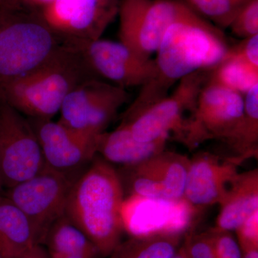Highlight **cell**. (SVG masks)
<instances>
[{"label": "cell", "instance_id": "ffe728a7", "mask_svg": "<svg viewBox=\"0 0 258 258\" xmlns=\"http://www.w3.org/2000/svg\"><path fill=\"white\" fill-rule=\"evenodd\" d=\"M186 233L164 232L132 236L120 242L108 258H171L182 244Z\"/></svg>", "mask_w": 258, "mask_h": 258}, {"label": "cell", "instance_id": "7a4b0ae2", "mask_svg": "<svg viewBox=\"0 0 258 258\" xmlns=\"http://www.w3.org/2000/svg\"><path fill=\"white\" fill-rule=\"evenodd\" d=\"M125 195L112 164L96 154L70 190L64 214L107 257L121 242Z\"/></svg>", "mask_w": 258, "mask_h": 258}, {"label": "cell", "instance_id": "d6a6232c", "mask_svg": "<svg viewBox=\"0 0 258 258\" xmlns=\"http://www.w3.org/2000/svg\"><path fill=\"white\" fill-rule=\"evenodd\" d=\"M242 258H258V246L241 247Z\"/></svg>", "mask_w": 258, "mask_h": 258}, {"label": "cell", "instance_id": "836d02e7", "mask_svg": "<svg viewBox=\"0 0 258 258\" xmlns=\"http://www.w3.org/2000/svg\"><path fill=\"white\" fill-rule=\"evenodd\" d=\"M0 6L13 8V9L25 8L18 3V0H0Z\"/></svg>", "mask_w": 258, "mask_h": 258}, {"label": "cell", "instance_id": "e0dca14e", "mask_svg": "<svg viewBox=\"0 0 258 258\" xmlns=\"http://www.w3.org/2000/svg\"><path fill=\"white\" fill-rule=\"evenodd\" d=\"M168 140L162 138L149 143L139 142L126 125L120 123L113 132H105L97 137L96 154L120 167L137 165L165 150Z\"/></svg>", "mask_w": 258, "mask_h": 258}, {"label": "cell", "instance_id": "7402d4cb", "mask_svg": "<svg viewBox=\"0 0 258 258\" xmlns=\"http://www.w3.org/2000/svg\"><path fill=\"white\" fill-rule=\"evenodd\" d=\"M208 80L244 96L258 84V68L239 57L225 55L223 60L210 71Z\"/></svg>", "mask_w": 258, "mask_h": 258}, {"label": "cell", "instance_id": "4fadbf2b", "mask_svg": "<svg viewBox=\"0 0 258 258\" xmlns=\"http://www.w3.org/2000/svg\"><path fill=\"white\" fill-rule=\"evenodd\" d=\"M118 7L119 0H54L39 13L62 40L91 41L101 38Z\"/></svg>", "mask_w": 258, "mask_h": 258}, {"label": "cell", "instance_id": "83f0119b", "mask_svg": "<svg viewBox=\"0 0 258 258\" xmlns=\"http://www.w3.org/2000/svg\"><path fill=\"white\" fill-rule=\"evenodd\" d=\"M226 55L239 57L258 68V34L229 47Z\"/></svg>", "mask_w": 258, "mask_h": 258}, {"label": "cell", "instance_id": "ba28073f", "mask_svg": "<svg viewBox=\"0 0 258 258\" xmlns=\"http://www.w3.org/2000/svg\"><path fill=\"white\" fill-rule=\"evenodd\" d=\"M45 166L30 120L0 102V177L4 190L30 179Z\"/></svg>", "mask_w": 258, "mask_h": 258}, {"label": "cell", "instance_id": "5b68a950", "mask_svg": "<svg viewBox=\"0 0 258 258\" xmlns=\"http://www.w3.org/2000/svg\"><path fill=\"white\" fill-rule=\"evenodd\" d=\"M210 71H200L180 80L174 92L134 114L122 116L134 138L149 143L170 134L184 143L188 120L196 106L200 91L208 81Z\"/></svg>", "mask_w": 258, "mask_h": 258}, {"label": "cell", "instance_id": "603a6c76", "mask_svg": "<svg viewBox=\"0 0 258 258\" xmlns=\"http://www.w3.org/2000/svg\"><path fill=\"white\" fill-rule=\"evenodd\" d=\"M257 143L258 84H256L244 95L243 121L233 148L242 161L257 155Z\"/></svg>", "mask_w": 258, "mask_h": 258}, {"label": "cell", "instance_id": "cb8c5ba5", "mask_svg": "<svg viewBox=\"0 0 258 258\" xmlns=\"http://www.w3.org/2000/svg\"><path fill=\"white\" fill-rule=\"evenodd\" d=\"M249 0H184L202 18L220 29L228 28L239 10Z\"/></svg>", "mask_w": 258, "mask_h": 258}, {"label": "cell", "instance_id": "52a82bcc", "mask_svg": "<svg viewBox=\"0 0 258 258\" xmlns=\"http://www.w3.org/2000/svg\"><path fill=\"white\" fill-rule=\"evenodd\" d=\"M243 118L244 96L208 80L188 120L184 144L192 148L215 139L233 147Z\"/></svg>", "mask_w": 258, "mask_h": 258}, {"label": "cell", "instance_id": "8d00e7d4", "mask_svg": "<svg viewBox=\"0 0 258 258\" xmlns=\"http://www.w3.org/2000/svg\"><path fill=\"white\" fill-rule=\"evenodd\" d=\"M215 258H219L218 257H217L216 255H215Z\"/></svg>", "mask_w": 258, "mask_h": 258}, {"label": "cell", "instance_id": "74e56055", "mask_svg": "<svg viewBox=\"0 0 258 258\" xmlns=\"http://www.w3.org/2000/svg\"><path fill=\"white\" fill-rule=\"evenodd\" d=\"M0 258H2L1 256H0Z\"/></svg>", "mask_w": 258, "mask_h": 258}, {"label": "cell", "instance_id": "5bb4252c", "mask_svg": "<svg viewBox=\"0 0 258 258\" xmlns=\"http://www.w3.org/2000/svg\"><path fill=\"white\" fill-rule=\"evenodd\" d=\"M200 210L184 199L178 200L125 197L121 207L123 230L132 236L192 230Z\"/></svg>", "mask_w": 258, "mask_h": 258}, {"label": "cell", "instance_id": "f546056e", "mask_svg": "<svg viewBox=\"0 0 258 258\" xmlns=\"http://www.w3.org/2000/svg\"><path fill=\"white\" fill-rule=\"evenodd\" d=\"M18 258H50L46 248L42 244H37L19 256Z\"/></svg>", "mask_w": 258, "mask_h": 258}, {"label": "cell", "instance_id": "d6986e66", "mask_svg": "<svg viewBox=\"0 0 258 258\" xmlns=\"http://www.w3.org/2000/svg\"><path fill=\"white\" fill-rule=\"evenodd\" d=\"M42 244L31 222L4 192L0 193V256L18 258Z\"/></svg>", "mask_w": 258, "mask_h": 258}, {"label": "cell", "instance_id": "4316f807", "mask_svg": "<svg viewBox=\"0 0 258 258\" xmlns=\"http://www.w3.org/2000/svg\"><path fill=\"white\" fill-rule=\"evenodd\" d=\"M213 235L215 255L219 258H242L240 244L232 235L227 231H220L211 229Z\"/></svg>", "mask_w": 258, "mask_h": 258}, {"label": "cell", "instance_id": "d4e9b609", "mask_svg": "<svg viewBox=\"0 0 258 258\" xmlns=\"http://www.w3.org/2000/svg\"><path fill=\"white\" fill-rule=\"evenodd\" d=\"M232 35L244 39L258 34V0H249L229 26Z\"/></svg>", "mask_w": 258, "mask_h": 258}, {"label": "cell", "instance_id": "30bf717a", "mask_svg": "<svg viewBox=\"0 0 258 258\" xmlns=\"http://www.w3.org/2000/svg\"><path fill=\"white\" fill-rule=\"evenodd\" d=\"M128 98L125 88L97 78L86 80L64 98L59 121L80 132L99 135L106 132Z\"/></svg>", "mask_w": 258, "mask_h": 258}, {"label": "cell", "instance_id": "e575fe53", "mask_svg": "<svg viewBox=\"0 0 258 258\" xmlns=\"http://www.w3.org/2000/svg\"><path fill=\"white\" fill-rule=\"evenodd\" d=\"M171 258H188L187 254H186V248H185L184 244H183V242L179 250H178L176 253Z\"/></svg>", "mask_w": 258, "mask_h": 258}, {"label": "cell", "instance_id": "1f68e13d", "mask_svg": "<svg viewBox=\"0 0 258 258\" xmlns=\"http://www.w3.org/2000/svg\"><path fill=\"white\" fill-rule=\"evenodd\" d=\"M23 8L27 9H40L41 10L47 5L50 4L54 0H18Z\"/></svg>", "mask_w": 258, "mask_h": 258}, {"label": "cell", "instance_id": "9a60e30c", "mask_svg": "<svg viewBox=\"0 0 258 258\" xmlns=\"http://www.w3.org/2000/svg\"><path fill=\"white\" fill-rule=\"evenodd\" d=\"M30 120L47 167L79 176L96 155L98 136L91 135L51 120Z\"/></svg>", "mask_w": 258, "mask_h": 258}, {"label": "cell", "instance_id": "ac0fdd59", "mask_svg": "<svg viewBox=\"0 0 258 258\" xmlns=\"http://www.w3.org/2000/svg\"><path fill=\"white\" fill-rule=\"evenodd\" d=\"M214 229L234 232L258 211V171L239 173L225 198Z\"/></svg>", "mask_w": 258, "mask_h": 258}, {"label": "cell", "instance_id": "8fae6325", "mask_svg": "<svg viewBox=\"0 0 258 258\" xmlns=\"http://www.w3.org/2000/svg\"><path fill=\"white\" fill-rule=\"evenodd\" d=\"M190 159L163 152L137 165L116 169L125 197L178 200L184 199Z\"/></svg>", "mask_w": 258, "mask_h": 258}, {"label": "cell", "instance_id": "f1b7e54d", "mask_svg": "<svg viewBox=\"0 0 258 258\" xmlns=\"http://www.w3.org/2000/svg\"><path fill=\"white\" fill-rule=\"evenodd\" d=\"M235 232L240 247L258 246V211L245 220Z\"/></svg>", "mask_w": 258, "mask_h": 258}, {"label": "cell", "instance_id": "4dcf8cb0", "mask_svg": "<svg viewBox=\"0 0 258 258\" xmlns=\"http://www.w3.org/2000/svg\"><path fill=\"white\" fill-rule=\"evenodd\" d=\"M50 258H103L98 251L79 252V253L66 254H49Z\"/></svg>", "mask_w": 258, "mask_h": 258}, {"label": "cell", "instance_id": "2e32d148", "mask_svg": "<svg viewBox=\"0 0 258 258\" xmlns=\"http://www.w3.org/2000/svg\"><path fill=\"white\" fill-rule=\"evenodd\" d=\"M241 160L222 159L209 152H200L190 159L184 199L197 210L220 205L237 175Z\"/></svg>", "mask_w": 258, "mask_h": 258}, {"label": "cell", "instance_id": "d590c367", "mask_svg": "<svg viewBox=\"0 0 258 258\" xmlns=\"http://www.w3.org/2000/svg\"><path fill=\"white\" fill-rule=\"evenodd\" d=\"M4 191V188H3V183H2L1 177H0V193L3 192Z\"/></svg>", "mask_w": 258, "mask_h": 258}, {"label": "cell", "instance_id": "3957f363", "mask_svg": "<svg viewBox=\"0 0 258 258\" xmlns=\"http://www.w3.org/2000/svg\"><path fill=\"white\" fill-rule=\"evenodd\" d=\"M96 78L82 55L63 41L40 66L15 76L0 75V102L31 119L51 120L80 83Z\"/></svg>", "mask_w": 258, "mask_h": 258}, {"label": "cell", "instance_id": "6da1fadb", "mask_svg": "<svg viewBox=\"0 0 258 258\" xmlns=\"http://www.w3.org/2000/svg\"><path fill=\"white\" fill-rule=\"evenodd\" d=\"M229 47L221 29L190 10L166 30L154 59V77L141 87L122 116L166 98L183 78L203 70L211 71L223 60Z\"/></svg>", "mask_w": 258, "mask_h": 258}, {"label": "cell", "instance_id": "484cf974", "mask_svg": "<svg viewBox=\"0 0 258 258\" xmlns=\"http://www.w3.org/2000/svg\"><path fill=\"white\" fill-rule=\"evenodd\" d=\"M188 258H215L212 230L196 234L192 230L186 232L183 241Z\"/></svg>", "mask_w": 258, "mask_h": 258}, {"label": "cell", "instance_id": "277c9868", "mask_svg": "<svg viewBox=\"0 0 258 258\" xmlns=\"http://www.w3.org/2000/svg\"><path fill=\"white\" fill-rule=\"evenodd\" d=\"M39 11L0 6V75L28 72L47 60L63 40Z\"/></svg>", "mask_w": 258, "mask_h": 258}, {"label": "cell", "instance_id": "8992f818", "mask_svg": "<svg viewBox=\"0 0 258 258\" xmlns=\"http://www.w3.org/2000/svg\"><path fill=\"white\" fill-rule=\"evenodd\" d=\"M190 10L176 0H119L120 42L142 58L152 59L169 26Z\"/></svg>", "mask_w": 258, "mask_h": 258}, {"label": "cell", "instance_id": "7c38bea8", "mask_svg": "<svg viewBox=\"0 0 258 258\" xmlns=\"http://www.w3.org/2000/svg\"><path fill=\"white\" fill-rule=\"evenodd\" d=\"M76 49L93 74L123 88L143 86L154 77V59L142 58L124 44L98 39L64 40Z\"/></svg>", "mask_w": 258, "mask_h": 258}, {"label": "cell", "instance_id": "9c48e42d", "mask_svg": "<svg viewBox=\"0 0 258 258\" xmlns=\"http://www.w3.org/2000/svg\"><path fill=\"white\" fill-rule=\"evenodd\" d=\"M78 177L46 166L30 179L3 191L28 217L42 245L51 225L64 215L70 190Z\"/></svg>", "mask_w": 258, "mask_h": 258}, {"label": "cell", "instance_id": "44dd1931", "mask_svg": "<svg viewBox=\"0 0 258 258\" xmlns=\"http://www.w3.org/2000/svg\"><path fill=\"white\" fill-rule=\"evenodd\" d=\"M43 245L46 247L45 248L50 255L98 251L82 231L64 215L51 225L45 236Z\"/></svg>", "mask_w": 258, "mask_h": 258}]
</instances>
